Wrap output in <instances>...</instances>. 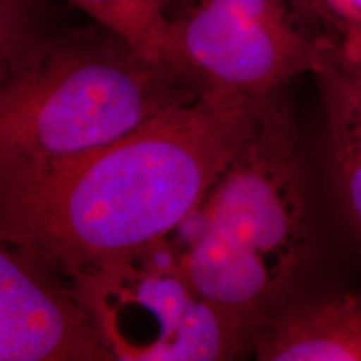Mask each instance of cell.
Instances as JSON below:
<instances>
[{
	"label": "cell",
	"instance_id": "obj_1",
	"mask_svg": "<svg viewBox=\"0 0 361 361\" xmlns=\"http://www.w3.org/2000/svg\"><path fill=\"white\" fill-rule=\"evenodd\" d=\"M263 102L197 94L79 159L0 188V239L71 279L169 238Z\"/></svg>",
	"mask_w": 361,
	"mask_h": 361
},
{
	"label": "cell",
	"instance_id": "obj_2",
	"mask_svg": "<svg viewBox=\"0 0 361 361\" xmlns=\"http://www.w3.org/2000/svg\"><path fill=\"white\" fill-rule=\"evenodd\" d=\"M207 300L255 333L308 293L341 283L346 252L290 90L266 99L196 211L169 236Z\"/></svg>",
	"mask_w": 361,
	"mask_h": 361
},
{
	"label": "cell",
	"instance_id": "obj_3",
	"mask_svg": "<svg viewBox=\"0 0 361 361\" xmlns=\"http://www.w3.org/2000/svg\"><path fill=\"white\" fill-rule=\"evenodd\" d=\"M197 94L94 22L51 32L0 89V188L51 173Z\"/></svg>",
	"mask_w": 361,
	"mask_h": 361
},
{
	"label": "cell",
	"instance_id": "obj_4",
	"mask_svg": "<svg viewBox=\"0 0 361 361\" xmlns=\"http://www.w3.org/2000/svg\"><path fill=\"white\" fill-rule=\"evenodd\" d=\"M71 283L109 360L251 358V329L197 290L169 238L80 271Z\"/></svg>",
	"mask_w": 361,
	"mask_h": 361
},
{
	"label": "cell",
	"instance_id": "obj_5",
	"mask_svg": "<svg viewBox=\"0 0 361 361\" xmlns=\"http://www.w3.org/2000/svg\"><path fill=\"white\" fill-rule=\"evenodd\" d=\"M300 0H166L159 61L200 94L266 101L322 66Z\"/></svg>",
	"mask_w": 361,
	"mask_h": 361
},
{
	"label": "cell",
	"instance_id": "obj_6",
	"mask_svg": "<svg viewBox=\"0 0 361 361\" xmlns=\"http://www.w3.org/2000/svg\"><path fill=\"white\" fill-rule=\"evenodd\" d=\"M96 360L109 358L71 288L0 239V361Z\"/></svg>",
	"mask_w": 361,
	"mask_h": 361
},
{
	"label": "cell",
	"instance_id": "obj_7",
	"mask_svg": "<svg viewBox=\"0 0 361 361\" xmlns=\"http://www.w3.org/2000/svg\"><path fill=\"white\" fill-rule=\"evenodd\" d=\"M311 78L322 107L319 183L343 246L361 263V64L324 57Z\"/></svg>",
	"mask_w": 361,
	"mask_h": 361
},
{
	"label": "cell",
	"instance_id": "obj_8",
	"mask_svg": "<svg viewBox=\"0 0 361 361\" xmlns=\"http://www.w3.org/2000/svg\"><path fill=\"white\" fill-rule=\"evenodd\" d=\"M258 361H361V288L328 284L298 298L252 333Z\"/></svg>",
	"mask_w": 361,
	"mask_h": 361
},
{
	"label": "cell",
	"instance_id": "obj_9",
	"mask_svg": "<svg viewBox=\"0 0 361 361\" xmlns=\"http://www.w3.org/2000/svg\"><path fill=\"white\" fill-rule=\"evenodd\" d=\"M94 24L111 30L149 59L159 61L164 7L157 0H69ZM161 62V61H159Z\"/></svg>",
	"mask_w": 361,
	"mask_h": 361
},
{
	"label": "cell",
	"instance_id": "obj_10",
	"mask_svg": "<svg viewBox=\"0 0 361 361\" xmlns=\"http://www.w3.org/2000/svg\"><path fill=\"white\" fill-rule=\"evenodd\" d=\"M324 57L361 64V0H300Z\"/></svg>",
	"mask_w": 361,
	"mask_h": 361
},
{
	"label": "cell",
	"instance_id": "obj_11",
	"mask_svg": "<svg viewBox=\"0 0 361 361\" xmlns=\"http://www.w3.org/2000/svg\"><path fill=\"white\" fill-rule=\"evenodd\" d=\"M49 34L47 0H0V51L25 59Z\"/></svg>",
	"mask_w": 361,
	"mask_h": 361
},
{
	"label": "cell",
	"instance_id": "obj_12",
	"mask_svg": "<svg viewBox=\"0 0 361 361\" xmlns=\"http://www.w3.org/2000/svg\"><path fill=\"white\" fill-rule=\"evenodd\" d=\"M24 59H17L11 56V54L0 51V89L4 87V84L7 82L8 78L12 75V72L16 71V67L20 64Z\"/></svg>",
	"mask_w": 361,
	"mask_h": 361
},
{
	"label": "cell",
	"instance_id": "obj_13",
	"mask_svg": "<svg viewBox=\"0 0 361 361\" xmlns=\"http://www.w3.org/2000/svg\"><path fill=\"white\" fill-rule=\"evenodd\" d=\"M159 2L162 4V7H164V4H166V0H159Z\"/></svg>",
	"mask_w": 361,
	"mask_h": 361
}]
</instances>
